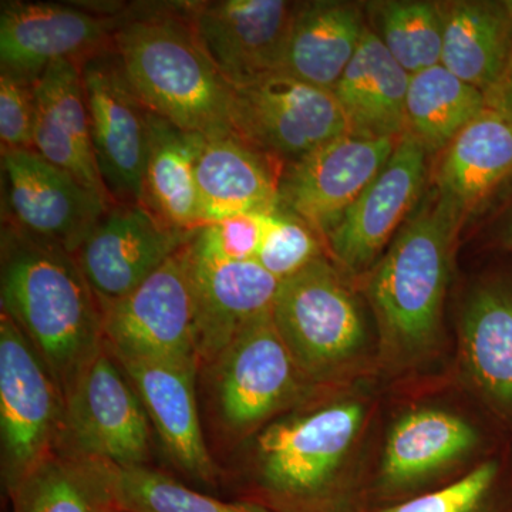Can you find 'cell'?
I'll use <instances>...</instances> for the list:
<instances>
[{"instance_id": "cell-34", "label": "cell", "mask_w": 512, "mask_h": 512, "mask_svg": "<svg viewBox=\"0 0 512 512\" xmlns=\"http://www.w3.org/2000/svg\"><path fill=\"white\" fill-rule=\"evenodd\" d=\"M271 214L238 215L195 229L188 249L205 262L256 261Z\"/></svg>"}, {"instance_id": "cell-23", "label": "cell", "mask_w": 512, "mask_h": 512, "mask_svg": "<svg viewBox=\"0 0 512 512\" xmlns=\"http://www.w3.org/2000/svg\"><path fill=\"white\" fill-rule=\"evenodd\" d=\"M410 77L373 30L333 94L345 114L349 134L367 138H400L406 133V100Z\"/></svg>"}, {"instance_id": "cell-38", "label": "cell", "mask_w": 512, "mask_h": 512, "mask_svg": "<svg viewBox=\"0 0 512 512\" xmlns=\"http://www.w3.org/2000/svg\"><path fill=\"white\" fill-rule=\"evenodd\" d=\"M505 8H507L508 13H510L512 19V0H508V2H504Z\"/></svg>"}, {"instance_id": "cell-20", "label": "cell", "mask_w": 512, "mask_h": 512, "mask_svg": "<svg viewBox=\"0 0 512 512\" xmlns=\"http://www.w3.org/2000/svg\"><path fill=\"white\" fill-rule=\"evenodd\" d=\"M35 101L33 150L113 205L94 157L80 62L50 64L35 82Z\"/></svg>"}, {"instance_id": "cell-22", "label": "cell", "mask_w": 512, "mask_h": 512, "mask_svg": "<svg viewBox=\"0 0 512 512\" xmlns=\"http://www.w3.org/2000/svg\"><path fill=\"white\" fill-rule=\"evenodd\" d=\"M511 178L512 123L487 107L448 144L437 173V195L460 221Z\"/></svg>"}, {"instance_id": "cell-25", "label": "cell", "mask_w": 512, "mask_h": 512, "mask_svg": "<svg viewBox=\"0 0 512 512\" xmlns=\"http://www.w3.org/2000/svg\"><path fill=\"white\" fill-rule=\"evenodd\" d=\"M204 143V136L148 111L143 204L170 227L195 231L202 225L197 160Z\"/></svg>"}, {"instance_id": "cell-26", "label": "cell", "mask_w": 512, "mask_h": 512, "mask_svg": "<svg viewBox=\"0 0 512 512\" xmlns=\"http://www.w3.org/2000/svg\"><path fill=\"white\" fill-rule=\"evenodd\" d=\"M441 9V66L481 92H490L512 56V19L504 2H456Z\"/></svg>"}, {"instance_id": "cell-37", "label": "cell", "mask_w": 512, "mask_h": 512, "mask_svg": "<svg viewBox=\"0 0 512 512\" xmlns=\"http://www.w3.org/2000/svg\"><path fill=\"white\" fill-rule=\"evenodd\" d=\"M487 106L512 123V56L500 82L485 93Z\"/></svg>"}, {"instance_id": "cell-6", "label": "cell", "mask_w": 512, "mask_h": 512, "mask_svg": "<svg viewBox=\"0 0 512 512\" xmlns=\"http://www.w3.org/2000/svg\"><path fill=\"white\" fill-rule=\"evenodd\" d=\"M231 126L235 136L282 167L349 133L333 92L285 73L232 87Z\"/></svg>"}, {"instance_id": "cell-12", "label": "cell", "mask_w": 512, "mask_h": 512, "mask_svg": "<svg viewBox=\"0 0 512 512\" xmlns=\"http://www.w3.org/2000/svg\"><path fill=\"white\" fill-rule=\"evenodd\" d=\"M399 138L343 134L285 165L279 210L328 237L353 202L383 170Z\"/></svg>"}, {"instance_id": "cell-33", "label": "cell", "mask_w": 512, "mask_h": 512, "mask_svg": "<svg viewBox=\"0 0 512 512\" xmlns=\"http://www.w3.org/2000/svg\"><path fill=\"white\" fill-rule=\"evenodd\" d=\"M320 258L319 234L306 222L282 210L269 215L256 262L279 281L291 278Z\"/></svg>"}, {"instance_id": "cell-8", "label": "cell", "mask_w": 512, "mask_h": 512, "mask_svg": "<svg viewBox=\"0 0 512 512\" xmlns=\"http://www.w3.org/2000/svg\"><path fill=\"white\" fill-rule=\"evenodd\" d=\"M94 157L113 205L143 204L148 110L114 45L80 62Z\"/></svg>"}, {"instance_id": "cell-17", "label": "cell", "mask_w": 512, "mask_h": 512, "mask_svg": "<svg viewBox=\"0 0 512 512\" xmlns=\"http://www.w3.org/2000/svg\"><path fill=\"white\" fill-rule=\"evenodd\" d=\"M427 154L404 133L383 170L329 232L330 251L343 268L366 269L406 222L423 190Z\"/></svg>"}, {"instance_id": "cell-24", "label": "cell", "mask_w": 512, "mask_h": 512, "mask_svg": "<svg viewBox=\"0 0 512 512\" xmlns=\"http://www.w3.org/2000/svg\"><path fill=\"white\" fill-rule=\"evenodd\" d=\"M367 30L352 3H299L281 73L333 92Z\"/></svg>"}, {"instance_id": "cell-2", "label": "cell", "mask_w": 512, "mask_h": 512, "mask_svg": "<svg viewBox=\"0 0 512 512\" xmlns=\"http://www.w3.org/2000/svg\"><path fill=\"white\" fill-rule=\"evenodd\" d=\"M113 45L151 113L205 138L232 133V87L195 35L187 3L124 9Z\"/></svg>"}, {"instance_id": "cell-30", "label": "cell", "mask_w": 512, "mask_h": 512, "mask_svg": "<svg viewBox=\"0 0 512 512\" xmlns=\"http://www.w3.org/2000/svg\"><path fill=\"white\" fill-rule=\"evenodd\" d=\"M464 348L485 392L512 404V296L498 289L473 296L464 318Z\"/></svg>"}, {"instance_id": "cell-21", "label": "cell", "mask_w": 512, "mask_h": 512, "mask_svg": "<svg viewBox=\"0 0 512 512\" xmlns=\"http://www.w3.org/2000/svg\"><path fill=\"white\" fill-rule=\"evenodd\" d=\"M282 167L234 133L205 138L197 160L202 225L279 210Z\"/></svg>"}, {"instance_id": "cell-35", "label": "cell", "mask_w": 512, "mask_h": 512, "mask_svg": "<svg viewBox=\"0 0 512 512\" xmlns=\"http://www.w3.org/2000/svg\"><path fill=\"white\" fill-rule=\"evenodd\" d=\"M35 82L0 73V143L3 151L33 150Z\"/></svg>"}, {"instance_id": "cell-5", "label": "cell", "mask_w": 512, "mask_h": 512, "mask_svg": "<svg viewBox=\"0 0 512 512\" xmlns=\"http://www.w3.org/2000/svg\"><path fill=\"white\" fill-rule=\"evenodd\" d=\"M62 446L107 466H147L150 417L136 387L106 345L64 393Z\"/></svg>"}, {"instance_id": "cell-32", "label": "cell", "mask_w": 512, "mask_h": 512, "mask_svg": "<svg viewBox=\"0 0 512 512\" xmlns=\"http://www.w3.org/2000/svg\"><path fill=\"white\" fill-rule=\"evenodd\" d=\"M107 467L119 512H266L211 497L148 466Z\"/></svg>"}, {"instance_id": "cell-29", "label": "cell", "mask_w": 512, "mask_h": 512, "mask_svg": "<svg viewBox=\"0 0 512 512\" xmlns=\"http://www.w3.org/2000/svg\"><path fill=\"white\" fill-rule=\"evenodd\" d=\"M476 431L454 414L421 410L397 421L384 451L383 473L393 484L416 480L467 453Z\"/></svg>"}, {"instance_id": "cell-19", "label": "cell", "mask_w": 512, "mask_h": 512, "mask_svg": "<svg viewBox=\"0 0 512 512\" xmlns=\"http://www.w3.org/2000/svg\"><path fill=\"white\" fill-rule=\"evenodd\" d=\"M136 387L168 456L185 474L214 484L218 467L202 433L197 404V360L119 362Z\"/></svg>"}, {"instance_id": "cell-3", "label": "cell", "mask_w": 512, "mask_h": 512, "mask_svg": "<svg viewBox=\"0 0 512 512\" xmlns=\"http://www.w3.org/2000/svg\"><path fill=\"white\" fill-rule=\"evenodd\" d=\"M457 222L439 195L424 202L373 274L370 296L384 342L397 355H416L436 336Z\"/></svg>"}, {"instance_id": "cell-11", "label": "cell", "mask_w": 512, "mask_h": 512, "mask_svg": "<svg viewBox=\"0 0 512 512\" xmlns=\"http://www.w3.org/2000/svg\"><path fill=\"white\" fill-rule=\"evenodd\" d=\"M2 173L3 224L73 255L113 207L35 150L3 151Z\"/></svg>"}, {"instance_id": "cell-16", "label": "cell", "mask_w": 512, "mask_h": 512, "mask_svg": "<svg viewBox=\"0 0 512 512\" xmlns=\"http://www.w3.org/2000/svg\"><path fill=\"white\" fill-rule=\"evenodd\" d=\"M194 232L164 224L144 204L113 205L74 256L104 309L147 281Z\"/></svg>"}, {"instance_id": "cell-4", "label": "cell", "mask_w": 512, "mask_h": 512, "mask_svg": "<svg viewBox=\"0 0 512 512\" xmlns=\"http://www.w3.org/2000/svg\"><path fill=\"white\" fill-rule=\"evenodd\" d=\"M0 433L8 493L63 443L64 396L8 313L0 316Z\"/></svg>"}, {"instance_id": "cell-9", "label": "cell", "mask_w": 512, "mask_h": 512, "mask_svg": "<svg viewBox=\"0 0 512 512\" xmlns=\"http://www.w3.org/2000/svg\"><path fill=\"white\" fill-rule=\"evenodd\" d=\"M205 369L218 423L231 436H244L288 406L303 376L272 312L249 323Z\"/></svg>"}, {"instance_id": "cell-36", "label": "cell", "mask_w": 512, "mask_h": 512, "mask_svg": "<svg viewBox=\"0 0 512 512\" xmlns=\"http://www.w3.org/2000/svg\"><path fill=\"white\" fill-rule=\"evenodd\" d=\"M495 476L497 466L483 464L443 490L380 512H474L490 490Z\"/></svg>"}, {"instance_id": "cell-15", "label": "cell", "mask_w": 512, "mask_h": 512, "mask_svg": "<svg viewBox=\"0 0 512 512\" xmlns=\"http://www.w3.org/2000/svg\"><path fill=\"white\" fill-rule=\"evenodd\" d=\"M362 419L360 404L343 403L266 427L255 443L265 487L288 498L319 493L348 453Z\"/></svg>"}, {"instance_id": "cell-18", "label": "cell", "mask_w": 512, "mask_h": 512, "mask_svg": "<svg viewBox=\"0 0 512 512\" xmlns=\"http://www.w3.org/2000/svg\"><path fill=\"white\" fill-rule=\"evenodd\" d=\"M187 259L194 296L197 355L205 369L249 323L272 312L281 281L256 261H201L191 255L188 245Z\"/></svg>"}, {"instance_id": "cell-13", "label": "cell", "mask_w": 512, "mask_h": 512, "mask_svg": "<svg viewBox=\"0 0 512 512\" xmlns=\"http://www.w3.org/2000/svg\"><path fill=\"white\" fill-rule=\"evenodd\" d=\"M299 3L284 0L188 2L192 29L231 87L281 73Z\"/></svg>"}, {"instance_id": "cell-7", "label": "cell", "mask_w": 512, "mask_h": 512, "mask_svg": "<svg viewBox=\"0 0 512 512\" xmlns=\"http://www.w3.org/2000/svg\"><path fill=\"white\" fill-rule=\"evenodd\" d=\"M272 318L302 375L312 379L335 372L365 339L356 302L322 256L281 282Z\"/></svg>"}, {"instance_id": "cell-31", "label": "cell", "mask_w": 512, "mask_h": 512, "mask_svg": "<svg viewBox=\"0 0 512 512\" xmlns=\"http://www.w3.org/2000/svg\"><path fill=\"white\" fill-rule=\"evenodd\" d=\"M376 30L390 55L410 74L441 64L444 19L433 2L373 3Z\"/></svg>"}, {"instance_id": "cell-27", "label": "cell", "mask_w": 512, "mask_h": 512, "mask_svg": "<svg viewBox=\"0 0 512 512\" xmlns=\"http://www.w3.org/2000/svg\"><path fill=\"white\" fill-rule=\"evenodd\" d=\"M12 512H119L109 467L60 447L9 493Z\"/></svg>"}, {"instance_id": "cell-14", "label": "cell", "mask_w": 512, "mask_h": 512, "mask_svg": "<svg viewBox=\"0 0 512 512\" xmlns=\"http://www.w3.org/2000/svg\"><path fill=\"white\" fill-rule=\"evenodd\" d=\"M121 12L43 2H2V72L36 82L50 64L83 62L113 46Z\"/></svg>"}, {"instance_id": "cell-1", "label": "cell", "mask_w": 512, "mask_h": 512, "mask_svg": "<svg viewBox=\"0 0 512 512\" xmlns=\"http://www.w3.org/2000/svg\"><path fill=\"white\" fill-rule=\"evenodd\" d=\"M2 312L28 336L63 396L103 349V308L76 256L6 224Z\"/></svg>"}, {"instance_id": "cell-10", "label": "cell", "mask_w": 512, "mask_h": 512, "mask_svg": "<svg viewBox=\"0 0 512 512\" xmlns=\"http://www.w3.org/2000/svg\"><path fill=\"white\" fill-rule=\"evenodd\" d=\"M104 312V345L119 362L198 360L187 245Z\"/></svg>"}, {"instance_id": "cell-28", "label": "cell", "mask_w": 512, "mask_h": 512, "mask_svg": "<svg viewBox=\"0 0 512 512\" xmlns=\"http://www.w3.org/2000/svg\"><path fill=\"white\" fill-rule=\"evenodd\" d=\"M487 107L485 93L439 64L410 77L406 133L433 153L447 148Z\"/></svg>"}]
</instances>
